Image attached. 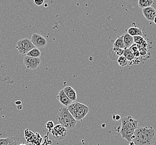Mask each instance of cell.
Returning a JSON list of instances; mask_svg holds the SVG:
<instances>
[{"label":"cell","mask_w":156,"mask_h":145,"mask_svg":"<svg viewBox=\"0 0 156 145\" xmlns=\"http://www.w3.org/2000/svg\"><path fill=\"white\" fill-rule=\"evenodd\" d=\"M112 50L114 52V53L116 55V56H118V57L122 56L123 54L124 49H119V48H117V47H113V48L112 49Z\"/></svg>","instance_id":"20"},{"label":"cell","mask_w":156,"mask_h":145,"mask_svg":"<svg viewBox=\"0 0 156 145\" xmlns=\"http://www.w3.org/2000/svg\"><path fill=\"white\" fill-rule=\"evenodd\" d=\"M156 138V131L153 127H144L135 129L132 141L135 145H153Z\"/></svg>","instance_id":"1"},{"label":"cell","mask_w":156,"mask_h":145,"mask_svg":"<svg viewBox=\"0 0 156 145\" xmlns=\"http://www.w3.org/2000/svg\"><path fill=\"white\" fill-rule=\"evenodd\" d=\"M22 104V102L21 101H17L15 102V104L17 106H19V105H21Z\"/></svg>","instance_id":"24"},{"label":"cell","mask_w":156,"mask_h":145,"mask_svg":"<svg viewBox=\"0 0 156 145\" xmlns=\"http://www.w3.org/2000/svg\"><path fill=\"white\" fill-rule=\"evenodd\" d=\"M115 120H116V121H119V120L121 119V117H120V116H119V115H116V116H115Z\"/></svg>","instance_id":"23"},{"label":"cell","mask_w":156,"mask_h":145,"mask_svg":"<svg viewBox=\"0 0 156 145\" xmlns=\"http://www.w3.org/2000/svg\"><path fill=\"white\" fill-rule=\"evenodd\" d=\"M17 109L19 110H21L22 108H23V106H22V104H21V105H19V106H17Z\"/></svg>","instance_id":"25"},{"label":"cell","mask_w":156,"mask_h":145,"mask_svg":"<svg viewBox=\"0 0 156 145\" xmlns=\"http://www.w3.org/2000/svg\"><path fill=\"white\" fill-rule=\"evenodd\" d=\"M138 125L137 120H135L131 116L122 118V127L120 130L122 138L128 142H131L134 131L138 128Z\"/></svg>","instance_id":"2"},{"label":"cell","mask_w":156,"mask_h":145,"mask_svg":"<svg viewBox=\"0 0 156 145\" xmlns=\"http://www.w3.org/2000/svg\"><path fill=\"white\" fill-rule=\"evenodd\" d=\"M117 61L119 65L121 67H125L128 64V61L124 56L119 57L117 59Z\"/></svg>","instance_id":"19"},{"label":"cell","mask_w":156,"mask_h":145,"mask_svg":"<svg viewBox=\"0 0 156 145\" xmlns=\"http://www.w3.org/2000/svg\"><path fill=\"white\" fill-rule=\"evenodd\" d=\"M153 22H154V24H155L156 25V17H155L154 19V21H153Z\"/></svg>","instance_id":"27"},{"label":"cell","mask_w":156,"mask_h":145,"mask_svg":"<svg viewBox=\"0 0 156 145\" xmlns=\"http://www.w3.org/2000/svg\"><path fill=\"white\" fill-rule=\"evenodd\" d=\"M27 56L33 57V58H40L41 55V52L40 50L38 48L34 47V49H32L31 50L29 51L27 54H26Z\"/></svg>","instance_id":"18"},{"label":"cell","mask_w":156,"mask_h":145,"mask_svg":"<svg viewBox=\"0 0 156 145\" xmlns=\"http://www.w3.org/2000/svg\"><path fill=\"white\" fill-rule=\"evenodd\" d=\"M56 98L61 104L66 107H67L69 106L73 103V102L67 97L66 94L63 91L62 89H61L59 91L58 94L57 95Z\"/></svg>","instance_id":"10"},{"label":"cell","mask_w":156,"mask_h":145,"mask_svg":"<svg viewBox=\"0 0 156 145\" xmlns=\"http://www.w3.org/2000/svg\"><path fill=\"white\" fill-rule=\"evenodd\" d=\"M123 56H124L127 59L128 61H132L136 59V58L134 57L131 51L129 50V49H127V48L124 49Z\"/></svg>","instance_id":"17"},{"label":"cell","mask_w":156,"mask_h":145,"mask_svg":"<svg viewBox=\"0 0 156 145\" xmlns=\"http://www.w3.org/2000/svg\"><path fill=\"white\" fill-rule=\"evenodd\" d=\"M57 119L59 125L66 128L67 129H73L75 128L77 121L75 120L72 114L69 113L67 107L60 108L57 114Z\"/></svg>","instance_id":"3"},{"label":"cell","mask_w":156,"mask_h":145,"mask_svg":"<svg viewBox=\"0 0 156 145\" xmlns=\"http://www.w3.org/2000/svg\"><path fill=\"white\" fill-rule=\"evenodd\" d=\"M19 145H27L25 144V143H20V144H19Z\"/></svg>","instance_id":"28"},{"label":"cell","mask_w":156,"mask_h":145,"mask_svg":"<svg viewBox=\"0 0 156 145\" xmlns=\"http://www.w3.org/2000/svg\"><path fill=\"white\" fill-rule=\"evenodd\" d=\"M129 145H135L134 143L131 141V142H129Z\"/></svg>","instance_id":"26"},{"label":"cell","mask_w":156,"mask_h":145,"mask_svg":"<svg viewBox=\"0 0 156 145\" xmlns=\"http://www.w3.org/2000/svg\"><path fill=\"white\" fill-rule=\"evenodd\" d=\"M34 3L37 6H41L44 3V0H34Z\"/></svg>","instance_id":"22"},{"label":"cell","mask_w":156,"mask_h":145,"mask_svg":"<svg viewBox=\"0 0 156 145\" xmlns=\"http://www.w3.org/2000/svg\"><path fill=\"white\" fill-rule=\"evenodd\" d=\"M20 139L16 136H10L5 139H0V145H19Z\"/></svg>","instance_id":"11"},{"label":"cell","mask_w":156,"mask_h":145,"mask_svg":"<svg viewBox=\"0 0 156 145\" xmlns=\"http://www.w3.org/2000/svg\"><path fill=\"white\" fill-rule=\"evenodd\" d=\"M54 127H55V124L52 121H50L46 123V127L47 129H48L49 132L51 131V130L53 129Z\"/></svg>","instance_id":"21"},{"label":"cell","mask_w":156,"mask_h":145,"mask_svg":"<svg viewBox=\"0 0 156 145\" xmlns=\"http://www.w3.org/2000/svg\"><path fill=\"white\" fill-rule=\"evenodd\" d=\"M154 3L153 0H138V5L140 9H144L148 7L151 6Z\"/></svg>","instance_id":"15"},{"label":"cell","mask_w":156,"mask_h":145,"mask_svg":"<svg viewBox=\"0 0 156 145\" xmlns=\"http://www.w3.org/2000/svg\"><path fill=\"white\" fill-rule=\"evenodd\" d=\"M34 46L31 40L28 38H24L19 40L16 44V49L21 54H27L32 49H34Z\"/></svg>","instance_id":"5"},{"label":"cell","mask_w":156,"mask_h":145,"mask_svg":"<svg viewBox=\"0 0 156 145\" xmlns=\"http://www.w3.org/2000/svg\"><path fill=\"white\" fill-rule=\"evenodd\" d=\"M127 33H128L129 35H131L132 36H143V32L142 30L139 28L137 27H131L128 28L127 31Z\"/></svg>","instance_id":"14"},{"label":"cell","mask_w":156,"mask_h":145,"mask_svg":"<svg viewBox=\"0 0 156 145\" xmlns=\"http://www.w3.org/2000/svg\"><path fill=\"white\" fill-rule=\"evenodd\" d=\"M62 90L67 96V97L73 102H75L77 100V93L72 87L70 86H66L64 88L62 89Z\"/></svg>","instance_id":"12"},{"label":"cell","mask_w":156,"mask_h":145,"mask_svg":"<svg viewBox=\"0 0 156 145\" xmlns=\"http://www.w3.org/2000/svg\"><path fill=\"white\" fill-rule=\"evenodd\" d=\"M113 47H117L122 49H126L125 44L123 42V35L119 36V38L115 40L113 43Z\"/></svg>","instance_id":"16"},{"label":"cell","mask_w":156,"mask_h":145,"mask_svg":"<svg viewBox=\"0 0 156 145\" xmlns=\"http://www.w3.org/2000/svg\"><path fill=\"white\" fill-rule=\"evenodd\" d=\"M69 113L76 121H80L84 118L90 111V108L86 105L75 102L67 107Z\"/></svg>","instance_id":"4"},{"label":"cell","mask_w":156,"mask_h":145,"mask_svg":"<svg viewBox=\"0 0 156 145\" xmlns=\"http://www.w3.org/2000/svg\"><path fill=\"white\" fill-rule=\"evenodd\" d=\"M41 63V59L40 58H36L26 55L23 58L24 65L28 69H36L40 66Z\"/></svg>","instance_id":"7"},{"label":"cell","mask_w":156,"mask_h":145,"mask_svg":"<svg viewBox=\"0 0 156 145\" xmlns=\"http://www.w3.org/2000/svg\"><path fill=\"white\" fill-rule=\"evenodd\" d=\"M50 132L54 139L57 141H61L65 139L67 136V129L59 124L55 126Z\"/></svg>","instance_id":"6"},{"label":"cell","mask_w":156,"mask_h":145,"mask_svg":"<svg viewBox=\"0 0 156 145\" xmlns=\"http://www.w3.org/2000/svg\"><path fill=\"white\" fill-rule=\"evenodd\" d=\"M144 17L149 21H153L156 16V10L153 7L150 6L142 9Z\"/></svg>","instance_id":"9"},{"label":"cell","mask_w":156,"mask_h":145,"mask_svg":"<svg viewBox=\"0 0 156 145\" xmlns=\"http://www.w3.org/2000/svg\"><path fill=\"white\" fill-rule=\"evenodd\" d=\"M123 42L126 48L129 49L132 45L134 44L133 37L129 35L128 33H126L123 34Z\"/></svg>","instance_id":"13"},{"label":"cell","mask_w":156,"mask_h":145,"mask_svg":"<svg viewBox=\"0 0 156 145\" xmlns=\"http://www.w3.org/2000/svg\"><path fill=\"white\" fill-rule=\"evenodd\" d=\"M31 41L34 47L36 48H43L47 46L48 42L43 36L34 33L31 36Z\"/></svg>","instance_id":"8"}]
</instances>
